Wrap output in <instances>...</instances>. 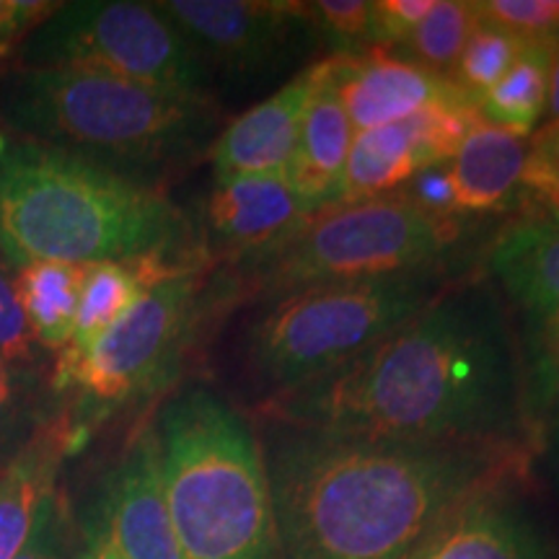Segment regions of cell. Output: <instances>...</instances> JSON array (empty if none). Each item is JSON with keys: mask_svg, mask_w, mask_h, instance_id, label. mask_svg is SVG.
Instances as JSON below:
<instances>
[{"mask_svg": "<svg viewBox=\"0 0 559 559\" xmlns=\"http://www.w3.org/2000/svg\"><path fill=\"white\" fill-rule=\"evenodd\" d=\"M83 267L70 262H29L21 264L16 290L26 324L37 340L39 349L60 353L70 342L79 309Z\"/></svg>", "mask_w": 559, "mask_h": 559, "instance_id": "cell-22", "label": "cell"}, {"mask_svg": "<svg viewBox=\"0 0 559 559\" xmlns=\"http://www.w3.org/2000/svg\"><path fill=\"white\" fill-rule=\"evenodd\" d=\"M474 5L485 19L526 39H555L559 26L557 0H485Z\"/></svg>", "mask_w": 559, "mask_h": 559, "instance_id": "cell-29", "label": "cell"}, {"mask_svg": "<svg viewBox=\"0 0 559 559\" xmlns=\"http://www.w3.org/2000/svg\"><path fill=\"white\" fill-rule=\"evenodd\" d=\"M407 559H547V549L506 485H498L453 510Z\"/></svg>", "mask_w": 559, "mask_h": 559, "instance_id": "cell-18", "label": "cell"}, {"mask_svg": "<svg viewBox=\"0 0 559 559\" xmlns=\"http://www.w3.org/2000/svg\"><path fill=\"white\" fill-rule=\"evenodd\" d=\"M313 21L340 45L337 55H355L370 39V3L366 0H319L309 5Z\"/></svg>", "mask_w": 559, "mask_h": 559, "instance_id": "cell-30", "label": "cell"}, {"mask_svg": "<svg viewBox=\"0 0 559 559\" xmlns=\"http://www.w3.org/2000/svg\"><path fill=\"white\" fill-rule=\"evenodd\" d=\"M319 213L285 174L215 181L207 200V226L215 241L257 262L285 247Z\"/></svg>", "mask_w": 559, "mask_h": 559, "instance_id": "cell-14", "label": "cell"}, {"mask_svg": "<svg viewBox=\"0 0 559 559\" xmlns=\"http://www.w3.org/2000/svg\"><path fill=\"white\" fill-rule=\"evenodd\" d=\"M5 111L13 128L45 145L117 171L187 158L213 130L207 96L174 94L86 68L21 70Z\"/></svg>", "mask_w": 559, "mask_h": 559, "instance_id": "cell-5", "label": "cell"}, {"mask_svg": "<svg viewBox=\"0 0 559 559\" xmlns=\"http://www.w3.org/2000/svg\"><path fill=\"white\" fill-rule=\"evenodd\" d=\"M487 270L519 319L523 407L539 430L559 391V218H528L502 230Z\"/></svg>", "mask_w": 559, "mask_h": 559, "instance_id": "cell-10", "label": "cell"}, {"mask_svg": "<svg viewBox=\"0 0 559 559\" xmlns=\"http://www.w3.org/2000/svg\"><path fill=\"white\" fill-rule=\"evenodd\" d=\"M198 306V267L185 264L156 280L88 349L58 353L50 383L55 394L70 400L68 412H60L68 451H79L88 432L115 412L171 381L192 340Z\"/></svg>", "mask_w": 559, "mask_h": 559, "instance_id": "cell-7", "label": "cell"}, {"mask_svg": "<svg viewBox=\"0 0 559 559\" xmlns=\"http://www.w3.org/2000/svg\"><path fill=\"white\" fill-rule=\"evenodd\" d=\"M66 453L68 430L62 415H47L0 469V559H13L29 539L41 502L58 489Z\"/></svg>", "mask_w": 559, "mask_h": 559, "instance_id": "cell-19", "label": "cell"}, {"mask_svg": "<svg viewBox=\"0 0 559 559\" xmlns=\"http://www.w3.org/2000/svg\"><path fill=\"white\" fill-rule=\"evenodd\" d=\"M70 519L58 489L41 502L29 539L13 559H68Z\"/></svg>", "mask_w": 559, "mask_h": 559, "instance_id": "cell-31", "label": "cell"}, {"mask_svg": "<svg viewBox=\"0 0 559 559\" xmlns=\"http://www.w3.org/2000/svg\"><path fill=\"white\" fill-rule=\"evenodd\" d=\"M3 153H5V138L0 135V158H3Z\"/></svg>", "mask_w": 559, "mask_h": 559, "instance_id": "cell-38", "label": "cell"}, {"mask_svg": "<svg viewBox=\"0 0 559 559\" xmlns=\"http://www.w3.org/2000/svg\"><path fill=\"white\" fill-rule=\"evenodd\" d=\"M402 198L409 200L425 213L436 215V218H459L456 190H453L451 179V160L449 164L428 166L415 174L407 185L402 187Z\"/></svg>", "mask_w": 559, "mask_h": 559, "instance_id": "cell-33", "label": "cell"}, {"mask_svg": "<svg viewBox=\"0 0 559 559\" xmlns=\"http://www.w3.org/2000/svg\"><path fill=\"white\" fill-rule=\"evenodd\" d=\"M262 451L277 559H407L453 510L506 485L513 469L502 449L402 443L280 423Z\"/></svg>", "mask_w": 559, "mask_h": 559, "instance_id": "cell-2", "label": "cell"}, {"mask_svg": "<svg viewBox=\"0 0 559 559\" xmlns=\"http://www.w3.org/2000/svg\"><path fill=\"white\" fill-rule=\"evenodd\" d=\"M555 41H559V26H557V32H555Z\"/></svg>", "mask_w": 559, "mask_h": 559, "instance_id": "cell-40", "label": "cell"}, {"mask_svg": "<svg viewBox=\"0 0 559 559\" xmlns=\"http://www.w3.org/2000/svg\"><path fill=\"white\" fill-rule=\"evenodd\" d=\"M521 190L542 202L547 218H559V120L544 124L528 140Z\"/></svg>", "mask_w": 559, "mask_h": 559, "instance_id": "cell-27", "label": "cell"}, {"mask_svg": "<svg viewBox=\"0 0 559 559\" xmlns=\"http://www.w3.org/2000/svg\"><path fill=\"white\" fill-rule=\"evenodd\" d=\"M29 68H86L185 96H205V62L156 9L135 0L60 3L24 47Z\"/></svg>", "mask_w": 559, "mask_h": 559, "instance_id": "cell-9", "label": "cell"}, {"mask_svg": "<svg viewBox=\"0 0 559 559\" xmlns=\"http://www.w3.org/2000/svg\"><path fill=\"white\" fill-rule=\"evenodd\" d=\"M464 236L459 218H436L402 194L332 205L260 260L270 298L349 280L432 270Z\"/></svg>", "mask_w": 559, "mask_h": 559, "instance_id": "cell-8", "label": "cell"}, {"mask_svg": "<svg viewBox=\"0 0 559 559\" xmlns=\"http://www.w3.org/2000/svg\"><path fill=\"white\" fill-rule=\"evenodd\" d=\"M45 417L39 368L13 366L0 355V469L16 456Z\"/></svg>", "mask_w": 559, "mask_h": 559, "instance_id": "cell-26", "label": "cell"}, {"mask_svg": "<svg viewBox=\"0 0 559 559\" xmlns=\"http://www.w3.org/2000/svg\"><path fill=\"white\" fill-rule=\"evenodd\" d=\"M479 13L474 3H461V0H436L428 16L419 21L404 50L407 60L415 66L430 70L438 79L453 83L459 58L469 41L474 26H477Z\"/></svg>", "mask_w": 559, "mask_h": 559, "instance_id": "cell-24", "label": "cell"}, {"mask_svg": "<svg viewBox=\"0 0 559 559\" xmlns=\"http://www.w3.org/2000/svg\"><path fill=\"white\" fill-rule=\"evenodd\" d=\"M75 559H117V557L109 555V551L104 549L102 544L86 539V547L79 551V557H75Z\"/></svg>", "mask_w": 559, "mask_h": 559, "instance_id": "cell-37", "label": "cell"}, {"mask_svg": "<svg viewBox=\"0 0 559 559\" xmlns=\"http://www.w3.org/2000/svg\"><path fill=\"white\" fill-rule=\"evenodd\" d=\"M171 257H151L138 262H96L83 267L79 309L70 342L60 353L79 355L88 349L115 321H120L138 298L151 288L156 280L169 272L185 267L169 262Z\"/></svg>", "mask_w": 559, "mask_h": 559, "instance_id": "cell-21", "label": "cell"}, {"mask_svg": "<svg viewBox=\"0 0 559 559\" xmlns=\"http://www.w3.org/2000/svg\"><path fill=\"white\" fill-rule=\"evenodd\" d=\"M60 9L47 0H0V45H9L19 34L37 29Z\"/></svg>", "mask_w": 559, "mask_h": 559, "instance_id": "cell-34", "label": "cell"}, {"mask_svg": "<svg viewBox=\"0 0 559 559\" xmlns=\"http://www.w3.org/2000/svg\"><path fill=\"white\" fill-rule=\"evenodd\" d=\"M5 52H9V45H0V58H3Z\"/></svg>", "mask_w": 559, "mask_h": 559, "instance_id": "cell-39", "label": "cell"}, {"mask_svg": "<svg viewBox=\"0 0 559 559\" xmlns=\"http://www.w3.org/2000/svg\"><path fill=\"white\" fill-rule=\"evenodd\" d=\"M440 293L438 267L290 293L251 326L249 366L275 396L290 394L360 358Z\"/></svg>", "mask_w": 559, "mask_h": 559, "instance_id": "cell-6", "label": "cell"}, {"mask_svg": "<svg viewBox=\"0 0 559 559\" xmlns=\"http://www.w3.org/2000/svg\"><path fill=\"white\" fill-rule=\"evenodd\" d=\"M539 436H542V445L544 453H547L549 469L555 474L557 485H559V391L551 400L547 415H544L542 425H539Z\"/></svg>", "mask_w": 559, "mask_h": 559, "instance_id": "cell-35", "label": "cell"}, {"mask_svg": "<svg viewBox=\"0 0 559 559\" xmlns=\"http://www.w3.org/2000/svg\"><path fill=\"white\" fill-rule=\"evenodd\" d=\"M171 21L202 58L230 73L275 66L313 21L309 5L275 0H160Z\"/></svg>", "mask_w": 559, "mask_h": 559, "instance_id": "cell-12", "label": "cell"}, {"mask_svg": "<svg viewBox=\"0 0 559 559\" xmlns=\"http://www.w3.org/2000/svg\"><path fill=\"white\" fill-rule=\"evenodd\" d=\"M528 138L515 135L479 117L451 158V179L459 213L506 207L521 190Z\"/></svg>", "mask_w": 559, "mask_h": 559, "instance_id": "cell-20", "label": "cell"}, {"mask_svg": "<svg viewBox=\"0 0 559 559\" xmlns=\"http://www.w3.org/2000/svg\"><path fill=\"white\" fill-rule=\"evenodd\" d=\"M355 130L340 91V58L313 66V86L306 104L300 138L288 166V181L319 210L337 205Z\"/></svg>", "mask_w": 559, "mask_h": 559, "instance_id": "cell-17", "label": "cell"}, {"mask_svg": "<svg viewBox=\"0 0 559 559\" xmlns=\"http://www.w3.org/2000/svg\"><path fill=\"white\" fill-rule=\"evenodd\" d=\"M313 86V66L236 117L213 145L215 181L288 174Z\"/></svg>", "mask_w": 559, "mask_h": 559, "instance_id": "cell-16", "label": "cell"}, {"mask_svg": "<svg viewBox=\"0 0 559 559\" xmlns=\"http://www.w3.org/2000/svg\"><path fill=\"white\" fill-rule=\"evenodd\" d=\"M340 91L347 117L358 132L407 120L430 104L464 96L456 83L386 50L337 55Z\"/></svg>", "mask_w": 559, "mask_h": 559, "instance_id": "cell-15", "label": "cell"}, {"mask_svg": "<svg viewBox=\"0 0 559 559\" xmlns=\"http://www.w3.org/2000/svg\"><path fill=\"white\" fill-rule=\"evenodd\" d=\"M86 539L117 559H185L174 534L153 428L132 440L104 479Z\"/></svg>", "mask_w": 559, "mask_h": 559, "instance_id": "cell-13", "label": "cell"}, {"mask_svg": "<svg viewBox=\"0 0 559 559\" xmlns=\"http://www.w3.org/2000/svg\"><path fill=\"white\" fill-rule=\"evenodd\" d=\"M169 515L185 559H277L264 451L210 389L174 396L153 425Z\"/></svg>", "mask_w": 559, "mask_h": 559, "instance_id": "cell-4", "label": "cell"}, {"mask_svg": "<svg viewBox=\"0 0 559 559\" xmlns=\"http://www.w3.org/2000/svg\"><path fill=\"white\" fill-rule=\"evenodd\" d=\"M551 55H555V39H528L519 60L477 102L481 120L528 138L547 109Z\"/></svg>", "mask_w": 559, "mask_h": 559, "instance_id": "cell-23", "label": "cell"}, {"mask_svg": "<svg viewBox=\"0 0 559 559\" xmlns=\"http://www.w3.org/2000/svg\"><path fill=\"white\" fill-rule=\"evenodd\" d=\"M436 0H379L370 3V41L389 47H404L428 16Z\"/></svg>", "mask_w": 559, "mask_h": 559, "instance_id": "cell-32", "label": "cell"}, {"mask_svg": "<svg viewBox=\"0 0 559 559\" xmlns=\"http://www.w3.org/2000/svg\"><path fill=\"white\" fill-rule=\"evenodd\" d=\"M0 355L21 368H39V345L21 309L16 280L0 262Z\"/></svg>", "mask_w": 559, "mask_h": 559, "instance_id": "cell-28", "label": "cell"}, {"mask_svg": "<svg viewBox=\"0 0 559 559\" xmlns=\"http://www.w3.org/2000/svg\"><path fill=\"white\" fill-rule=\"evenodd\" d=\"M526 41V37L502 29L500 24H495V21L479 13L477 26H474L472 37L459 58L453 83H456L466 99L477 104L508 73L510 66L519 60Z\"/></svg>", "mask_w": 559, "mask_h": 559, "instance_id": "cell-25", "label": "cell"}, {"mask_svg": "<svg viewBox=\"0 0 559 559\" xmlns=\"http://www.w3.org/2000/svg\"><path fill=\"white\" fill-rule=\"evenodd\" d=\"M272 423L502 449L526 425L519 349L487 285L443 290L360 358L275 396Z\"/></svg>", "mask_w": 559, "mask_h": 559, "instance_id": "cell-1", "label": "cell"}, {"mask_svg": "<svg viewBox=\"0 0 559 559\" xmlns=\"http://www.w3.org/2000/svg\"><path fill=\"white\" fill-rule=\"evenodd\" d=\"M551 120H559V41H555V55H551L549 68V99H547Z\"/></svg>", "mask_w": 559, "mask_h": 559, "instance_id": "cell-36", "label": "cell"}, {"mask_svg": "<svg viewBox=\"0 0 559 559\" xmlns=\"http://www.w3.org/2000/svg\"><path fill=\"white\" fill-rule=\"evenodd\" d=\"M477 120V104L453 96L407 120L358 132L342 174L337 205L386 198L428 166L449 164Z\"/></svg>", "mask_w": 559, "mask_h": 559, "instance_id": "cell-11", "label": "cell"}, {"mask_svg": "<svg viewBox=\"0 0 559 559\" xmlns=\"http://www.w3.org/2000/svg\"><path fill=\"white\" fill-rule=\"evenodd\" d=\"M187 234L164 192L102 160L45 143L0 158V251L13 267L174 257Z\"/></svg>", "mask_w": 559, "mask_h": 559, "instance_id": "cell-3", "label": "cell"}]
</instances>
